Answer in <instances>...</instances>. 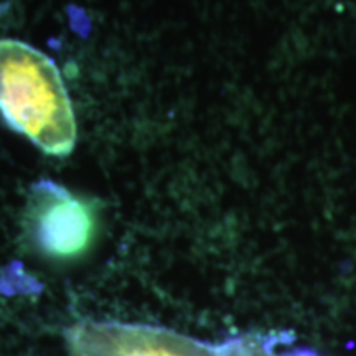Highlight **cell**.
I'll list each match as a JSON object with an SVG mask.
<instances>
[{
  "label": "cell",
  "mask_w": 356,
  "mask_h": 356,
  "mask_svg": "<svg viewBox=\"0 0 356 356\" xmlns=\"http://www.w3.org/2000/svg\"><path fill=\"white\" fill-rule=\"evenodd\" d=\"M65 340L71 356H241L239 338L213 345L142 323L84 320L71 325Z\"/></svg>",
  "instance_id": "cell-2"
},
{
  "label": "cell",
  "mask_w": 356,
  "mask_h": 356,
  "mask_svg": "<svg viewBox=\"0 0 356 356\" xmlns=\"http://www.w3.org/2000/svg\"><path fill=\"white\" fill-rule=\"evenodd\" d=\"M0 115L53 157H66L76 145V119L60 70L19 40H0Z\"/></svg>",
  "instance_id": "cell-1"
},
{
  "label": "cell",
  "mask_w": 356,
  "mask_h": 356,
  "mask_svg": "<svg viewBox=\"0 0 356 356\" xmlns=\"http://www.w3.org/2000/svg\"><path fill=\"white\" fill-rule=\"evenodd\" d=\"M239 343H241V356H318L309 350L279 351V341L275 340V337L239 338Z\"/></svg>",
  "instance_id": "cell-4"
},
{
  "label": "cell",
  "mask_w": 356,
  "mask_h": 356,
  "mask_svg": "<svg viewBox=\"0 0 356 356\" xmlns=\"http://www.w3.org/2000/svg\"><path fill=\"white\" fill-rule=\"evenodd\" d=\"M26 221L35 246L55 259L81 256L91 244L96 228L91 207L51 180L32 186Z\"/></svg>",
  "instance_id": "cell-3"
}]
</instances>
